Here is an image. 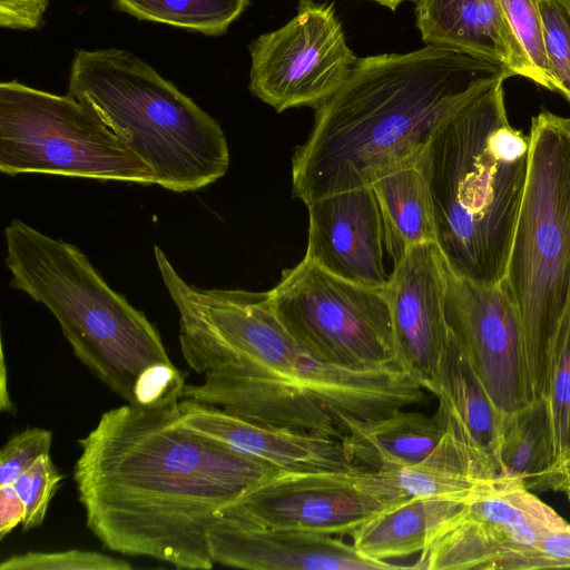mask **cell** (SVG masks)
I'll use <instances>...</instances> for the list:
<instances>
[{"instance_id": "obj_1", "label": "cell", "mask_w": 570, "mask_h": 570, "mask_svg": "<svg viewBox=\"0 0 570 570\" xmlns=\"http://www.w3.org/2000/svg\"><path fill=\"white\" fill-rule=\"evenodd\" d=\"M179 401L102 413L79 440L73 480L87 527L109 550L209 570L212 524L281 470L184 429Z\"/></svg>"}, {"instance_id": "obj_2", "label": "cell", "mask_w": 570, "mask_h": 570, "mask_svg": "<svg viewBox=\"0 0 570 570\" xmlns=\"http://www.w3.org/2000/svg\"><path fill=\"white\" fill-rule=\"evenodd\" d=\"M512 76L444 46L357 58L343 85L316 107L312 130L293 155V197L307 205L420 158L452 114Z\"/></svg>"}, {"instance_id": "obj_3", "label": "cell", "mask_w": 570, "mask_h": 570, "mask_svg": "<svg viewBox=\"0 0 570 570\" xmlns=\"http://www.w3.org/2000/svg\"><path fill=\"white\" fill-rule=\"evenodd\" d=\"M529 136L508 119L503 82L481 91L434 132L421 156L436 244L449 267L502 282L529 167Z\"/></svg>"}, {"instance_id": "obj_4", "label": "cell", "mask_w": 570, "mask_h": 570, "mask_svg": "<svg viewBox=\"0 0 570 570\" xmlns=\"http://www.w3.org/2000/svg\"><path fill=\"white\" fill-rule=\"evenodd\" d=\"M4 238L10 286L45 305L80 362L135 403L141 375L173 364L156 326L107 284L77 246L19 219L4 228Z\"/></svg>"}, {"instance_id": "obj_5", "label": "cell", "mask_w": 570, "mask_h": 570, "mask_svg": "<svg viewBox=\"0 0 570 570\" xmlns=\"http://www.w3.org/2000/svg\"><path fill=\"white\" fill-rule=\"evenodd\" d=\"M68 94L151 168L156 185L193 191L228 170V145L217 120L127 50L77 51Z\"/></svg>"}, {"instance_id": "obj_6", "label": "cell", "mask_w": 570, "mask_h": 570, "mask_svg": "<svg viewBox=\"0 0 570 570\" xmlns=\"http://www.w3.org/2000/svg\"><path fill=\"white\" fill-rule=\"evenodd\" d=\"M529 167L502 279L524 336L531 400L542 395L548 354L570 298V118L531 120Z\"/></svg>"}, {"instance_id": "obj_7", "label": "cell", "mask_w": 570, "mask_h": 570, "mask_svg": "<svg viewBox=\"0 0 570 570\" xmlns=\"http://www.w3.org/2000/svg\"><path fill=\"white\" fill-rule=\"evenodd\" d=\"M0 170L155 184L151 168L70 94L0 83Z\"/></svg>"}, {"instance_id": "obj_8", "label": "cell", "mask_w": 570, "mask_h": 570, "mask_svg": "<svg viewBox=\"0 0 570 570\" xmlns=\"http://www.w3.org/2000/svg\"><path fill=\"white\" fill-rule=\"evenodd\" d=\"M269 295L314 357L352 368L397 366L387 287L344 279L303 257L283 271Z\"/></svg>"}, {"instance_id": "obj_9", "label": "cell", "mask_w": 570, "mask_h": 570, "mask_svg": "<svg viewBox=\"0 0 570 570\" xmlns=\"http://www.w3.org/2000/svg\"><path fill=\"white\" fill-rule=\"evenodd\" d=\"M523 481L500 478L476 491L431 538L411 569L513 570L548 533L569 527Z\"/></svg>"}, {"instance_id": "obj_10", "label": "cell", "mask_w": 570, "mask_h": 570, "mask_svg": "<svg viewBox=\"0 0 570 570\" xmlns=\"http://www.w3.org/2000/svg\"><path fill=\"white\" fill-rule=\"evenodd\" d=\"M248 49L249 90L277 112L318 107L343 85L357 60L333 4L311 0H302L286 24L261 35Z\"/></svg>"}, {"instance_id": "obj_11", "label": "cell", "mask_w": 570, "mask_h": 570, "mask_svg": "<svg viewBox=\"0 0 570 570\" xmlns=\"http://www.w3.org/2000/svg\"><path fill=\"white\" fill-rule=\"evenodd\" d=\"M445 314L499 409L509 413L531 401L522 323L504 283L481 285L448 265Z\"/></svg>"}, {"instance_id": "obj_12", "label": "cell", "mask_w": 570, "mask_h": 570, "mask_svg": "<svg viewBox=\"0 0 570 570\" xmlns=\"http://www.w3.org/2000/svg\"><path fill=\"white\" fill-rule=\"evenodd\" d=\"M357 469L278 471L246 490L223 514L258 527L351 535L384 509L358 488Z\"/></svg>"}, {"instance_id": "obj_13", "label": "cell", "mask_w": 570, "mask_h": 570, "mask_svg": "<svg viewBox=\"0 0 570 570\" xmlns=\"http://www.w3.org/2000/svg\"><path fill=\"white\" fill-rule=\"evenodd\" d=\"M446 277L448 264L438 244L424 243L410 247L394 263L387 285L396 365L425 391L450 337Z\"/></svg>"}, {"instance_id": "obj_14", "label": "cell", "mask_w": 570, "mask_h": 570, "mask_svg": "<svg viewBox=\"0 0 570 570\" xmlns=\"http://www.w3.org/2000/svg\"><path fill=\"white\" fill-rule=\"evenodd\" d=\"M305 258L344 279L387 287L384 226L371 185L308 203Z\"/></svg>"}, {"instance_id": "obj_15", "label": "cell", "mask_w": 570, "mask_h": 570, "mask_svg": "<svg viewBox=\"0 0 570 570\" xmlns=\"http://www.w3.org/2000/svg\"><path fill=\"white\" fill-rule=\"evenodd\" d=\"M214 563L248 570H386L404 568L361 556L330 534L258 527L222 514L208 531Z\"/></svg>"}, {"instance_id": "obj_16", "label": "cell", "mask_w": 570, "mask_h": 570, "mask_svg": "<svg viewBox=\"0 0 570 570\" xmlns=\"http://www.w3.org/2000/svg\"><path fill=\"white\" fill-rule=\"evenodd\" d=\"M177 421L193 433L281 471L340 472L361 466L341 439L264 424L190 399L179 401Z\"/></svg>"}, {"instance_id": "obj_17", "label": "cell", "mask_w": 570, "mask_h": 570, "mask_svg": "<svg viewBox=\"0 0 570 570\" xmlns=\"http://www.w3.org/2000/svg\"><path fill=\"white\" fill-rule=\"evenodd\" d=\"M426 391L439 400L436 412L445 431L495 476L504 478L499 464V444L505 413L488 393L451 330L440 367Z\"/></svg>"}, {"instance_id": "obj_18", "label": "cell", "mask_w": 570, "mask_h": 570, "mask_svg": "<svg viewBox=\"0 0 570 570\" xmlns=\"http://www.w3.org/2000/svg\"><path fill=\"white\" fill-rule=\"evenodd\" d=\"M415 17L425 43L469 52L535 82L534 72L494 0H417Z\"/></svg>"}, {"instance_id": "obj_19", "label": "cell", "mask_w": 570, "mask_h": 570, "mask_svg": "<svg viewBox=\"0 0 570 570\" xmlns=\"http://www.w3.org/2000/svg\"><path fill=\"white\" fill-rule=\"evenodd\" d=\"M444 433L445 425L436 411L429 416L401 409L382 419L347 423L342 442L355 464L393 469L424 460Z\"/></svg>"}, {"instance_id": "obj_20", "label": "cell", "mask_w": 570, "mask_h": 570, "mask_svg": "<svg viewBox=\"0 0 570 570\" xmlns=\"http://www.w3.org/2000/svg\"><path fill=\"white\" fill-rule=\"evenodd\" d=\"M469 499L413 497L389 505L351 534L353 546L361 556L375 561L421 553Z\"/></svg>"}, {"instance_id": "obj_21", "label": "cell", "mask_w": 570, "mask_h": 570, "mask_svg": "<svg viewBox=\"0 0 570 570\" xmlns=\"http://www.w3.org/2000/svg\"><path fill=\"white\" fill-rule=\"evenodd\" d=\"M371 186L382 214L385 248L394 263L414 245L436 243L433 203L421 157L382 174Z\"/></svg>"}, {"instance_id": "obj_22", "label": "cell", "mask_w": 570, "mask_h": 570, "mask_svg": "<svg viewBox=\"0 0 570 570\" xmlns=\"http://www.w3.org/2000/svg\"><path fill=\"white\" fill-rule=\"evenodd\" d=\"M499 464L503 476L519 479L524 485L552 464V433L542 396L505 413Z\"/></svg>"}, {"instance_id": "obj_23", "label": "cell", "mask_w": 570, "mask_h": 570, "mask_svg": "<svg viewBox=\"0 0 570 570\" xmlns=\"http://www.w3.org/2000/svg\"><path fill=\"white\" fill-rule=\"evenodd\" d=\"M140 20L169 24L207 36L225 33L250 0H115Z\"/></svg>"}, {"instance_id": "obj_24", "label": "cell", "mask_w": 570, "mask_h": 570, "mask_svg": "<svg viewBox=\"0 0 570 570\" xmlns=\"http://www.w3.org/2000/svg\"><path fill=\"white\" fill-rule=\"evenodd\" d=\"M541 396L548 409L556 464L570 455V298L548 354Z\"/></svg>"}, {"instance_id": "obj_25", "label": "cell", "mask_w": 570, "mask_h": 570, "mask_svg": "<svg viewBox=\"0 0 570 570\" xmlns=\"http://www.w3.org/2000/svg\"><path fill=\"white\" fill-rule=\"evenodd\" d=\"M539 10L552 91L570 102V0H539Z\"/></svg>"}, {"instance_id": "obj_26", "label": "cell", "mask_w": 570, "mask_h": 570, "mask_svg": "<svg viewBox=\"0 0 570 570\" xmlns=\"http://www.w3.org/2000/svg\"><path fill=\"white\" fill-rule=\"evenodd\" d=\"M519 41L533 72L535 83L552 90L543 48L539 0H494Z\"/></svg>"}, {"instance_id": "obj_27", "label": "cell", "mask_w": 570, "mask_h": 570, "mask_svg": "<svg viewBox=\"0 0 570 570\" xmlns=\"http://www.w3.org/2000/svg\"><path fill=\"white\" fill-rule=\"evenodd\" d=\"M62 479L63 475L55 466L50 454H47L40 456L11 484L26 508L21 524L23 531L43 523L49 503Z\"/></svg>"}, {"instance_id": "obj_28", "label": "cell", "mask_w": 570, "mask_h": 570, "mask_svg": "<svg viewBox=\"0 0 570 570\" xmlns=\"http://www.w3.org/2000/svg\"><path fill=\"white\" fill-rule=\"evenodd\" d=\"M126 560L95 551H29L13 554L0 563V570H130Z\"/></svg>"}, {"instance_id": "obj_29", "label": "cell", "mask_w": 570, "mask_h": 570, "mask_svg": "<svg viewBox=\"0 0 570 570\" xmlns=\"http://www.w3.org/2000/svg\"><path fill=\"white\" fill-rule=\"evenodd\" d=\"M51 444V431L41 428L12 435L0 451V485L12 484L40 456L50 454Z\"/></svg>"}, {"instance_id": "obj_30", "label": "cell", "mask_w": 570, "mask_h": 570, "mask_svg": "<svg viewBox=\"0 0 570 570\" xmlns=\"http://www.w3.org/2000/svg\"><path fill=\"white\" fill-rule=\"evenodd\" d=\"M570 568V525L548 533L523 554L513 570H547Z\"/></svg>"}, {"instance_id": "obj_31", "label": "cell", "mask_w": 570, "mask_h": 570, "mask_svg": "<svg viewBox=\"0 0 570 570\" xmlns=\"http://www.w3.org/2000/svg\"><path fill=\"white\" fill-rule=\"evenodd\" d=\"M48 0H0V26L9 29H36L42 21Z\"/></svg>"}, {"instance_id": "obj_32", "label": "cell", "mask_w": 570, "mask_h": 570, "mask_svg": "<svg viewBox=\"0 0 570 570\" xmlns=\"http://www.w3.org/2000/svg\"><path fill=\"white\" fill-rule=\"evenodd\" d=\"M525 487L531 491H558L570 501V455L550 465L547 470L530 480Z\"/></svg>"}, {"instance_id": "obj_33", "label": "cell", "mask_w": 570, "mask_h": 570, "mask_svg": "<svg viewBox=\"0 0 570 570\" xmlns=\"http://www.w3.org/2000/svg\"><path fill=\"white\" fill-rule=\"evenodd\" d=\"M26 508L14 488L0 485V539L7 537L18 524H22Z\"/></svg>"}, {"instance_id": "obj_34", "label": "cell", "mask_w": 570, "mask_h": 570, "mask_svg": "<svg viewBox=\"0 0 570 570\" xmlns=\"http://www.w3.org/2000/svg\"><path fill=\"white\" fill-rule=\"evenodd\" d=\"M6 367H4V361L2 357L1 361V410L2 411H10L11 410V402L9 399V394L6 390L7 383H6Z\"/></svg>"}, {"instance_id": "obj_35", "label": "cell", "mask_w": 570, "mask_h": 570, "mask_svg": "<svg viewBox=\"0 0 570 570\" xmlns=\"http://www.w3.org/2000/svg\"><path fill=\"white\" fill-rule=\"evenodd\" d=\"M384 7H387L391 10H395L402 2L404 1H417V0H372Z\"/></svg>"}]
</instances>
